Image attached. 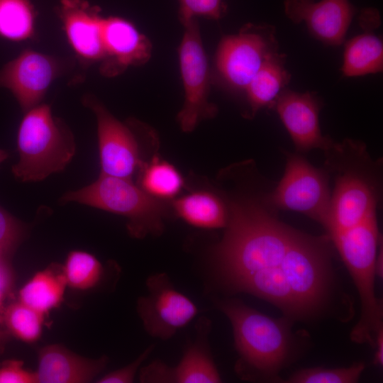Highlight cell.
Here are the masks:
<instances>
[{
    "instance_id": "1",
    "label": "cell",
    "mask_w": 383,
    "mask_h": 383,
    "mask_svg": "<svg viewBox=\"0 0 383 383\" xmlns=\"http://www.w3.org/2000/svg\"><path fill=\"white\" fill-rule=\"evenodd\" d=\"M268 192L227 203L226 231L212 250L216 275L227 290L268 301L293 321L323 317L335 297L332 243L279 219Z\"/></svg>"
},
{
    "instance_id": "2",
    "label": "cell",
    "mask_w": 383,
    "mask_h": 383,
    "mask_svg": "<svg viewBox=\"0 0 383 383\" xmlns=\"http://www.w3.org/2000/svg\"><path fill=\"white\" fill-rule=\"evenodd\" d=\"M217 306L232 326L237 374L247 380H279L295 350L293 321L270 317L234 299L218 300Z\"/></svg>"
},
{
    "instance_id": "3",
    "label": "cell",
    "mask_w": 383,
    "mask_h": 383,
    "mask_svg": "<svg viewBox=\"0 0 383 383\" xmlns=\"http://www.w3.org/2000/svg\"><path fill=\"white\" fill-rule=\"evenodd\" d=\"M25 113L17 133L19 160L12 172L22 182L41 181L66 167L75 153V142L49 105L38 104Z\"/></svg>"
},
{
    "instance_id": "4",
    "label": "cell",
    "mask_w": 383,
    "mask_h": 383,
    "mask_svg": "<svg viewBox=\"0 0 383 383\" xmlns=\"http://www.w3.org/2000/svg\"><path fill=\"white\" fill-rule=\"evenodd\" d=\"M62 202L75 201L127 218L130 235L142 238L163 230V205L131 179L105 174L91 184L66 192Z\"/></svg>"
},
{
    "instance_id": "5",
    "label": "cell",
    "mask_w": 383,
    "mask_h": 383,
    "mask_svg": "<svg viewBox=\"0 0 383 383\" xmlns=\"http://www.w3.org/2000/svg\"><path fill=\"white\" fill-rule=\"evenodd\" d=\"M277 53L274 28L248 24L238 34L222 38L216 53V70L228 88L244 91L265 62Z\"/></svg>"
},
{
    "instance_id": "6",
    "label": "cell",
    "mask_w": 383,
    "mask_h": 383,
    "mask_svg": "<svg viewBox=\"0 0 383 383\" xmlns=\"http://www.w3.org/2000/svg\"><path fill=\"white\" fill-rule=\"evenodd\" d=\"M328 170L316 168L304 157L287 154L284 174L269 191L267 199L277 210L301 213L323 225L331 192Z\"/></svg>"
},
{
    "instance_id": "7",
    "label": "cell",
    "mask_w": 383,
    "mask_h": 383,
    "mask_svg": "<svg viewBox=\"0 0 383 383\" xmlns=\"http://www.w3.org/2000/svg\"><path fill=\"white\" fill-rule=\"evenodd\" d=\"M184 32L179 47L184 102L177 119L184 132H191L203 119L212 117L216 106L209 101V67L196 18L181 21Z\"/></svg>"
},
{
    "instance_id": "8",
    "label": "cell",
    "mask_w": 383,
    "mask_h": 383,
    "mask_svg": "<svg viewBox=\"0 0 383 383\" xmlns=\"http://www.w3.org/2000/svg\"><path fill=\"white\" fill-rule=\"evenodd\" d=\"M146 287L148 294L138 300L137 311L150 336L169 340L198 313L195 304L174 287L166 273L150 276Z\"/></svg>"
},
{
    "instance_id": "9",
    "label": "cell",
    "mask_w": 383,
    "mask_h": 383,
    "mask_svg": "<svg viewBox=\"0 0 383 383\" xmlns=\"http://www.w3.org/2000/svg\"><path fill=\"white\" fill-rule=\"evenodd\" d=\"M380 244L357 243L336 249L353 278L361 302L360 317L352 329L350 339L371 346L374 345L376 333L383 326L382 301L374 291L375 259Z\"/></svg>"
},
{
    "instance_id": "10",
    "label": "cell",
    "mask_w": 383,
    "mask_h": 383,
    "mask_svg": "<svg viewBox=\"0 0 383 383\" xmlns=\"http://www.w3.org/2000/svg\"><path fill=\"white\" fill-rule=\"evenodd\" d=\"M82 103L96 118L101 174L131 179L142 165L132 127L115 118L92 94L84 95Z\"/></svg>"
},
{
    "instance_id": "11",
    "label": "cell",
    "mask_w": 383,
    "mask_h": 383,
    "mask_svg": "<svg viewBox=\"0 0 383 383\" xmlns=\"http://www.w3.org/2000/svg\"><path fill=\"white\" fill-rule=\"evenodd\" d=\"M64 60L25 50L0 70V87L9 89L23 111L40 104L49 87L67 70Z\"/></svg>"
},
{
    "instance_id": "12",
    "label": "cell",
    "mask_w": 383,
    "mask_h": 383,
    "mask_svg": "<svg viewBox=\"0 0 383 383\" xmlns=\"http://www.w3.org/2000/svg\"><path fill=\"white\" fill-rule=\"evenodd\" d=\"M211 323L201 317L196 324L195 340L187 347L179 362L174 367L155 360L140 371V381L146 383H218L221 377L209 346Z\"/></svg>"
},
{
    "instance_id": "13",
    "label": "cell",
    "mask_w": 383,
    "mask_h": 383,
    "mask_svg": "<svg viewBox=\"0 0 383 383\" xmlns=\"http://www.w3.org/2000/svg\"><path fill=\"white\" fill-rule=\"evenodd\" d=\"M297 150H327L333 141L321 133L319 113L322 102L313 93H299L284 89L274 106Z\"/></svg>"
},
{
    "instance_id": "14",
    "label": "cell",
    "mask_w": 383,
    "mask_h": 383,
    "mask_svg": "<svg viewBox=\"0 0 383 383\" xmlns=\"http://www.w3.org/2000/svg\"><path fill=\"white\" fill-rule=\"evenodd\" d=\"M102 43L104 55L99 71L106 77L118 76L130 67L143 65L151 57L149 39L123 18H104Z\"/></svg>"
},
{
    "instance_id": "15",
    "label": "cell",
    "mask_w": 383,
    "mask_h": 383,
    "mask_svg": "<svg viewBox=\"0 0 383 383\" xmlns=\"http://www.w3.org/2000/svg\"><path fill=\"white\" fill-rule=\"evenodd\" d=\"M284 6L292 21H304L313 37L332 45L344 41L355 13L348 0H285Z\"/></svg>"
},
{
    "instance_id": "16",
    "label": "cell",
    "mask_w": 383,
    "mask_h": 383,
    "mask_svg": "<svg viewBox=\"0 0 383 383\" xmlns=\"http://www.w3.org/2000/svg\"><path fill=\"white\" fill-rule=\"evenodd\" d=\"M101 9L87 0H60L58 14L67 40L82 65L103 58Z\"/></svg>"
},
{
    "instance_id": "17",
    "label": "cell",
    "mask_w": 383,
    "mask_h": 383,
    "mask_svg": "<svg viewBox=\"0 0 383 383\" xmlns=\"http://www.w3.org/2000/svg\"><path fill=\"white\" fill-rule=\"evenodd\" d=\"M107 363L105 355L97 359L87 358L54 344L39 350L35 373L38 383H86L100 374Z\"/></svg>"
},
{
    "instance_id": "18",
    "label": "cell",
    "mask_w": 383,
    "mask_h": 383,
    "mask_svg": "<svg viewBox=\"0 0 383 383\" xmlns=\"http://www.w3.org/2000/svg\"><path fill=\"white\" fill-rule=\"evenodd\" d=\"M67 286L62 266L53 263L23 286L18 301L45 316L62 302Z\"/></svg>"
},
{
    "instance_id": "19",
    "label": "cell",
    "mask_w": 383,
    "mask_h": 383,
    "mask_svg": "<svg viewBox=\"0 0 383 383\" xmlns=\"http://www.w3.org/2000/svg\"><path fill=\"white\" fill-rule=\"evenodd\" d=\"M284 62V55L277 53L265 62L245 87L249 116H254L262 108L273 106L278 95L289 83L290 74Z\"/></svg>"
},
{
    "instance_id": "20",
    "label": "cell",
    "mask_w": 383,
    "mask_h": 383,
    "mask_svg": "<svg viewBox=\"0 0 383 383\" xmlns=\"http://www.w3.org/2000/svg\"><path fill=\"white\" fill-rule=\"evenodd\" d=\"M173 207L180 218L196 228H225L228 222L227 204L212 192H194L175 200Z\"/></svg>"
},
{
    "instance_id": "21",
    "label": "cell",
    "mask_w": 383,
    "mask_h": 383,
    "mask_svg": "<svg viewBox=\"0 0 383 383\" xmlns=\"http://www.w3.org/2000/svg\"><path fill=\"white\" fill-rule=\"evenodd\" d=\"M382 42L378 37L365 33L345 44L342 72L346 77H357L382 72Z\"/></svg>"
},
{
    "instance_id": "22",
    "label": "cell",
    "mask_w": 383,
    "mask_h": 383,
    "mask_svg": "<svg viewBox=\"0 0 383 383\" xmlns=\"http://www.w3.org/2000/svg\"><path fill=\"white\" fill-rule=\"evenodd\" d=\"M139 186L157 199L176 196L184 187L179 171L170 162L154 157L140 167Z\"/></svg>"
},
{
    "instance_id": "23",
    "label": "cell",
    "mask_w": 383,
    "mask_h": 383,
    "mask_svg": "<svg viewBox=\"0 0 383 383\" xmlns=\"http://www.w3.org/2000/svg\"><path fill=\"white\" fill-rule=\"evenodd\" d=\"M35 18L28 0H0V37L15 42L31 38Z\"/></svg>"
},
{
    "instance_id": "24",
    "label": "cell",
    "mask_w": 383,
    "mask_h": 383,
    "mask_svg": "<svg viewBox=\"0 0 383 383\" xmlns=\"http://www.w3.org/2000/svg\"><path fill=\"white\" fill-rule=\"evenodd\" d=\"M45 316L18 301L6 306L3 323L10 335L25 343H32L41 335Z\"/></svg>"
},
{
    "instance_id": "25",
    "label": "cell",
    "mask_w": 383,
    "mask_h": 383,
    "mask_svg": "<svg viewBox=\"0 0 383 383\" xmlns=\"http://www.w3.org/2000/svg\"><path fill=\"white\" fill-rule=\"evenodd\" d=\"M67 286L87 290L96 286L103 275V267L93 255L80 250L70 252L62 266Z\"/></svg>"
},
{
    "instance_id": "26",
    "label": "cell",
    "mask_w": 383,
    "mask_h": 383,
    "mask_svg": "<svg viewBox=\"0 0 383 383\" xmlns=\"http://www.w3.org/2000/svg\"><path fill=\"white\" fill-rule=\"evenodd\" d=\"M365 369V364L356 362L347 367H311L299 370L290 376L289 383H354Z\"/></svg>"
},
{
    "instance_id": "27",
    "label": "cell",
    "mask_w": 383,
    "mask_h": 383,
    "mask_svg": "<svg viewBox=\"0 0 383 383\" xmlns=\"http://www.w3.org/2000/svg\"><path fill=\"white\" fill-rule=\"evenodd\" d=\"M26 232L25 225L0 206V252L4 258L14 252Z\"/></svg>"
},
{
    "instance_id": "28",
    "label": "cell",
    "mask_w": 383,
    "mask_h": 383,
    "mask_svg": "<svg viewBox=\"0 0 383 383\" xmlns=\"http://www.w3.org/2000/svg\"><path fill=\"white\" fill-rule=\"evenodd\" d=\"M180 21L205 17L214 20L221 18L226 12L222 0H178Z\"/></svg>"
},
{
    "instance_id": "29",
    "label": "cell",
    "mask_w": 383,
    "mask_h": 383,
    "mask_svg": "<svg viewBox=\"0 0 383 383\" xmlns=\"http://www.w3.org/2000/svg\"><path fill=\"white\" fill-rule=\"evenodd\" d=\"M0 383H38L35 372L26 369L19 360H8L0 364Z\"/></svg>"
},
{
    "instance_id": "30",
    "label": "cell",
    "mask_w": 383,
    "mask_h": 383,
    "mask_svg": "<svg viewBox=\"0 0 383 383\" xmlns=\"http://www.w3.org/2000/svg\"><path fill=\"white\" fill-rule=\"evenodd\" d=\"M154 349L150 345L134 361L126 366L102 376L96 381L99 383H131L134 381L135 374L140 365L148 358Z\"/></svg>"
},
{
    "instance_id": "31",
    "label": "cell",
    "mask_w": 383,
    "mask_h": 383,
    "mask_svg": "<svg viewBox=\"0 0 383 383\" xmlns=\"http://www.w3.org/2000/svg\"><path fill=\"white\" fill-rule=\"evenodd\" d=\"M11 275L6 265L0 268V323H3V317L6 306V300L11 289Z\"/></svg>"
},
{
    "instance_id": "32",
    "label": "cell",
    "mask_w": 383,
    "mask_h": 383,
    "mask_svg": "<svg viewBox=\"0 0 383 383\" xmlns=\"http://www.w3.org/2000/svg\"><path fill=\"white\" fill-rule=\"evenodd\" d=\"M374 346L376 347V352L373 363L375 365L382 366L383 365V327H381L376 333Z\"/></svg>"
},
{
    "instance_id": "33",
    "label": "cell",
    "mask_w": 383,
    "mask_h": 383,
    "mask_svg": "<svg viewBox=\"0 0 383 383\" xmlns=\"http://www.w3.org/2000/svg\"><path fill=\"white\" fill-rule=\"evenodd\" d=\"M379 251L377 253L375 259V273L377 277L382 278L383 277V249L382 243L379 247Z\"/></svg>"
},
{
    "instance_id": "34",
    "label": "cell",
    "mask_w": 383,
    "mask_h": 383,
    "mask_svg": "<svg viewBox=\"0 0 383 383\" xmlns=\"http://www.w3.org/2000/svg\"><path fill=\"white\" fill-rule=\"evenodd\" d=\"M10 334L6 330H0V353H1L9 340Z\"/></svg>"
},
{
    "instance_id": "35",
    "label": "cell",
    "mask_w": 383,
    "mask_h": 383,
    "mask_svg": "<svg viewBox=\"0 0 383 383\" xmlns=\"http://www.w3.org/2000/svg\"><path fill=\"white\" fill-rule=\"evenodd\" d=\"M9 156L8 151L0 149V163L6 160Z\"/></svg>"
},
{
    "instance_id": "36",
    "label": "cell",
    "mask_w": 383,
    "mask_h": 383,
    "mask_svg": "<svg viewBox=\"0 0 383 383\" xmlns=\"http://www.w3.org/2000/svg\"><path fill=\"white\" fill-rule=\"evenodd\" d=\"M4 257H3V255H1V252H0V268L4 265H5L4 262Z\"/></svg>"
}]
</instances>
